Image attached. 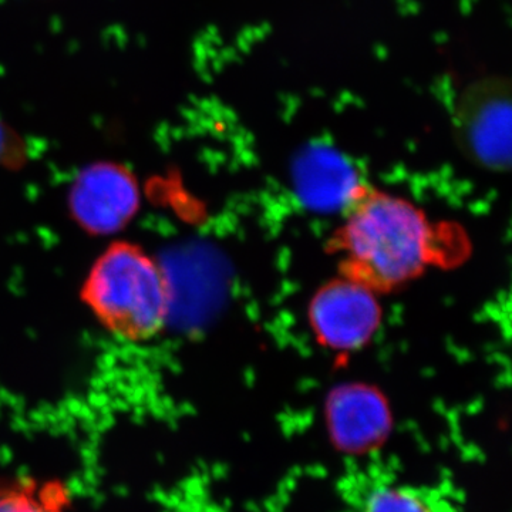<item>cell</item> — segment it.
<instances>
[{
  "instance_id": "1",
  "label": "cell",
  "mask_w": 512,
  "mask_h": 512,
  "mask_svg": "<svg viewBox=\"0 0 512 512\" xmlns=\"http://www.w3.org/2000/svg\"><path fill=\"white\" fill-rule=\"evenodd\" d=\"M346 278L372 289L406 284L429 261L431 231L409 202L382 192H359L340 234Z\"/></svg>"
},
{
  "instance_id": "2",
  "label": "cell",
  "mask_w": 512,
  "mask_h": 512,
  "mask_svg": "<svg viewBox=\"0 0 512 512\" xmlns=\"http://www.w3.org/2000/svg\"><path fill=\"white\" fill-rule=\"evenodd\" d=\"M83 299L104 328L128 342L153 338L170 315V285L163 269L128 242L111 245L94 262Z\"/></svg>"
},
{
  "instance_id": "3",
  "label": "cell",
  "mask_w": 512,
  "mask_h": 512,
  "mask_svg": "<svg viewBox=\"0 0 512 512\" xmlns=\"http://www.w3.org/2000/svg\"><path fill=\"white\" fill-rule=\"evenodd\" d=\"M456 137L468 160L481 168H510V92L501 80H485L467 90L457 107Z\"/></svg>"
},
{
  "instance_id": "4",
  "label": "cell",
  "mask_w": 512,
  "mask_h": 512,
  "mask_svg": "<svg viewBox=\"0 0 512 512\" xmlns=\"http://www.w3.org/2000/svg\"><path fill=\"white\" fill-rule=\"evenodd\" d=\"M140 207L136 177L124 165L100 161L74 178L69 192L72 217L94 235H113L133 220Z\"/></svg>"
},
{
  "instance_id": "5",
  "label": "cell",
  "mask_w": 512,
  "mask_h": 512,
  "mask_svg": "<svg viewBox=\"0 0 512 512\" xmlns=\"http://www.w3.org/2000/svg\"><path fill=\"white\" fill-rule=\"evenodd\" d=\"M379 320V305L372 289L349 278L325 286L311 305L313 328L333 349L352 350L365 345Z\"/></svg>"
},
{
  "instance_id": "6",
  "label": "cell",
  "mask_w": 512,
  "mask_h": 512,
  "mask_svg": "<svg viewBox=\"0 0 512 512\" xmlns=\"http://www.w3.org/2000/svg\"><path fill=\"white\" fill-rule=\"evenodd\" d=\"M326 417L332 443L343 453L355 456L382 446L392 429L386 400L376 389L362 384L333 390Z\"/></svg>"
},
{
  "instance_id": "7",
  "label": "cell",
  "mask_w": 512,
  "mask_h": 512,
  "mask_svg": "<svg viewBox=\"0 0 512 512\" xmlns=\"http://www.w3.org/2000/svg\"><path fill=\"white\" fill-rule=\"evenodd\" d=\"M296 181L302 197L316 207H349L359 194L352 171L329 151H313L301 158Z\"/></svg>"
},
{
  "instance_id": "8",
  "label": "cell",
  "mask_w": 512,
  "mask_h": 512,
  "mask_svg": "<svg viewBox=\"0 0 512 512\" xmlns=\"http://www.w3.org/2000/svg\"><path fill=\"white\" fill-rule=\"evenodd\" d=\"M69 488L57 480L0 478V512H67Z\"/></svg>"
},
{
  "instance_id": "9",
  "label": "cell",
  "mask_w": 512,
  "mask_h": 512,
  "mask_svg": "<svg viewBox=\"0 0 512 512\" xmlns=\"http://www.w3.org/2000/svg\"><path fill=\"white\" fill-rule=\"evenodd\" d=\"M360 512H437L433 501L417 488L379 485L362 503Z\"/></svg>"
},
{
  "instance_id": "10",
  "label": "cell",
  "mask_w": 512,
  "mask_h": 512,
  "mask_svg": "<svg viewBox=\"0 0 512 512\" xmlns=\"http://www.w3.org/2000/svg\"><path fill=\"white\" fill-rule=\"evenodd\" d=\"M25 154V144L18 134L0 121V165H18L25 160Z\"/></svg>"
}]
</instances>
